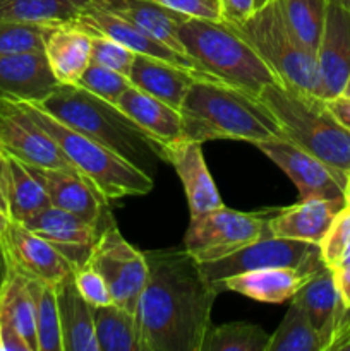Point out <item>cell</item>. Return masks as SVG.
<instances>
[{"mask_svg":"<svg viewBox=\"0 0 350 351\" xmlns=\"http://www.w3.org/2000/svg\"><path fill=\"white\" fill-rule=\"evenodd\" d=\"M148 280L137 304L143 351H201L222 291L185 249L144 252Z\"/></svg>","mask_w":350,"mask_h":351,"instance_id":"cell-1","label":"cell"},{"mask_svg":"<svg viewBox=\"0 0 350 351\" xmlns=\"http://www.w3.org/2000/svg\"><path fill=\"white\" fill-rule=\"evenodd\" d=\"M178 112L182 117V137L201 144L215 139L256 144L285 136L259 96L225 84L216 77L196 79Z\"/></svg>","mask_w":350,"mask_h":351,"instance_id":"cell-2","label":"cell"},{"mask_svg":"<svg viewBox=\"0 0 350 351\" xmlns=\"http://www.w3.org/2000/svg\"><path fill=\"white\" fill-rule=\"evenodd\" d=\"M40 106L71 129L108 147L151 178L156 175L161 161L167 163L165 144L144 132L115 103L98 98L81 86L58 84Z\"/></svg>","mask_w":350,"mask_h":351,"instance_id":"cell-3","label":"cell"},{"mask_svg":"<svg viewBox=\"0 0 350 351\" xmlns=\"http://www.w3.org/2000/svg\"><path fill=\"white\" fill-rule=\"evenodd\" d=\"M259 98L285 137L329 167L350 173V129L336 119L325 98L280 81L264 86Z\"/></svg>","mask_w":350,"mask_h":351,"instance_id":"cell-4","label":"cell"},{"mask_svg":"<svg viewBox=\"0 0 350 351\" xmlns=\"http://www.w3.org/2000/svg\"><path fill=\"white\" fill-rule=\"evenodd\" d=\"M177 36L185 55L225 84L259 96L264 86L278 81L254 48L225 21L187 17Z\"/></svg>","mask_w":350,"mask_h":351,"instance_id":"cell-5","label":"cell"},{"mask_svg":"<svg viewBox=\"0 0 350 351\" xmlns=\"http://www.w3.org/2000/svg\"><path fill=\"white\" fill-rule=\"evenodd\" d=\"M26 112L54 137L79 173L95 185L106 201H120L129 195L153 191L154 178L120 158L91 137L71 129L36 103H21Z\"/></svg>","mask_w":350,"mask_h":351,"instance_id":"cell-6","label":"cell"},{"mask_svg":"<svg viewBox=\"0 0 350 351\" xmlns=\"http://www.w3.org/2000/svg\"><path fill=\"white\" fill-rule=\"evenodd\" d=\"M232 27L254 48L281 84L318 95L316 53L295 36L281 0H271L254 10L249 19Z\"/></svg>","mask_w":350,"mask_h":351,"instance_id":"cell-7","label":"cell"},{"mask_svg":"<svg viewBox=\"0 0 350 351\" xmlns=\"http://www.w3.org/2000/svg\"><path fill=\"white\" fill-rule=\"evenodd\" d=\"M323 266L325 261L318 243L275 237L268 226L256 242L237 252L211 263H199L202 276L215 287L226 278L264 267H301L316 271Z\"/></svg>","mask_w":350,"mask_h":351,"instance_id":"cell-8","label":"cell"},{"mask_svg":"<svg viewBox=\"0 0 350 351\" xmlns=\"http://www.w3.org/2000/svg\"><path fill=\"white\" fill-rule=\"evenodd\" d=\"M270 216L240 213L220 206L191 218L184 237V249L198 263H211L256 242L264 233Z\"/></svg>","mask_w":350,"mask_h":351,"instance_id":"cell-9","label":"cell"},{"mask_svg":"<svg viewBox=\"0 0 350 351\" xmlns=\"http://www.w3.org/2000/svg\"><path fill=\"white\" fill-rule=\"evenodd\" d=\"M86 264L106 281L113 304L136 314L148 280L146 256L124 239L113 221L100 232Z\"/></svg>","mask_w":350,"mask_h":351,"instance_id":"cell-10","label":"cell"},{"mask_svg":"<svg viewBox=\"0 0 350 351\" xmlns=\"http://www.w3.org/2000/svg\"><path fill=\"white\" fill-rule=\"evenodd\" d=\"M0 146L30 167L78 171L57 141L21 103L0 99Z\"/></svg>","mask_w":350,"mask_h":351,"instance_id":"cell-11","label":"cell"},{"mask_svg":"<svg viewBox=\"0 0 350 351\" xmlns=\"http://www.w3.org/2000/svg\"><path fill=\"white\" fill-rule=\"evenodd\" d=\"M254 146L288 175L297 187L301 201L343 197L349 173L329 167L288 137H271Z\"/></svg>","mask_w":350,"mask_h":351,"instance_id":"cell-12","label":"cell"},{"mask_svg":"<svg viewBox=\"0 0 350 351\" xmlns=\"http://www.w3.org/2000/svg\"><path fill=\"white\" fill-rule=\"evenodd\" d=\"M0 256L24 276L57 285L74 271L72 264L43 237L31 232L26 225L10 219L0 239Z\"/></svg>","mask_w":350,"mask_h":351,"instance_id":"cell-13","label":"cell"},{"mask_svg":"<svg viewBox=\"0 0 350 351\" xmlns=\"http://www.w3.org/2000/svg\"><path fill=\"white\" fill-rule=\"evenodd\" d=\"M294 300L304 307L309 322L318 332L323 351H333L336 343L349 332L350 312L343 305L336 288L335 274L329 266H323L302 285Z\"/></svg>","mask_w":350,"mask_h":351,"instance_id":"cell-14","label":"cell"},{"mask_svg":"<svg viewBox=\"0 0 350 351\" xmlns=\"http://www.w3.org/2000/svg\"><path fill=\"white\" fill-rule=\"evenodd\" d=\"M316 60L319 74L318 96L333 99L342 95L350 74V7L340 0H328Z\"/></svg>","mask_w":350,"mask_h":351,"instance_id":"cell-15","label":"cell"},{"mask_svg":"<svg viewBox=\"0 0 350 351\" xmlns=\"http://www.w3.org/2000/svg\"><path fill=\"white\" fill-rule=\"evenodd\" d=\"M23 225L48 240L72 264L74 269L88 263L100 232L103 230L51 204L31 216Z\"/></svg>","mask_w":350,"mask_h":351,"instance_id":"cell-16","label":"cell"},{"mask_svg":"<svg viewBox=\"0 0 350 351\" xmlns=\"http://www.w3.org/2000/svg\"><path fill=\"white\" fill-rule=\"evenodd\" d=\"M31 168L43 184L51 206L72 213L98 228H105L112 223L108 213H105L106 199L81 173L72 170Z\"/></svg>","mask_w":350,"mask_h":351,"instance_id":"cell-17","label":"cell"},{"mask_svg":"<svg viewBox=\"0 0 350 351\" xmlns=\"http://www.w3.org/2000/svg\"><path fill=\"white\" fill-rule=\"evenodd\" d=\"M58 84L45 51L0 55V99L40 105Z\"/></svg>","mask_w":350,"mask_h":351,"instance_id":"cell-18","label":"cell"},{"mask_svg":"<svg viewBox=\"0 0 350 351\" xmlns=\"http://www.w3.org/2000/svg\"><path fill=\"white\" fill-rule=\"evenodd\" d=\"M165 151L167 163L175 168L182 182L191 218L223 206L218 189L206 167L201 143L180 137L175 143L165 144Z\"/></svg>","mask_w":350,"mask_h":351,"instance_id":"cell-19","label":"cell"},{"mask_svg":"<svg viewBox=\"0 0 350 351\" xmlns=\"http://www.w3.org/2000/svg\"><path fill=\"white\" fill-rule=\"evenodd\" d=\"M74 23L86 31H98V33L106 34V36L115 38L117 41L126 45L129 50H132L134 53L148 55V57L160 58V60L170 62V64L178 65V67L189 69V71L208 74L189 55L174 50L172 47L165 45L163 41L156 40L151 34L144 33L143 29L130 24L129 21L122 19V17L115 16V14L108 12L105 9L91 5Z\"/></svg>","mask_w":350,"mask_h":351,"instance_id":"cell-20","label":"cell"},{"mask_svg":"<svg viewBox=\"0 0 350 351\" xmlns=\"http://www.w3.org/2000/svg\"><path fill=\"white\" fill-rule=\"evenodd\" d=\"M343 208V197L299 201L295 206L275 211L268 219V228L275 237L319 245Z\"/></svg>","mask_w":350,"mask_h":351,"instance_id":"cell-21","label":"cell"},{"mask_svg":"<svg viewBox=\"0 0 350 351\" xmlns=\"http://www.w3.org/2000/svg\"><path fill=\"white\" fill-rule=\"evenodd\" d=\"M199 77H213V75L189 71L170 62L141 53H136L129 72V81L134 88L161 99L177 110H180L192 82Z\"/></svg>","mask_w":350,"mask_h":351,"instance_id":"cell-22","label":"cell"},{"mask_svg":"<svg viewBox=\"0 0 350 351\" xmlns=\"http://www.w3.org/2000/svg\"><path fill=\"white\" fill-rule=\"evenodd\" d=\"M316 271L301 267H264L226 278L220 281L216 288L220 291H235L257 302L281 304L292 300Z\"/></svg>","mask_w":350,"mask_h":351,"instance_id":"cell-23","label":"cell"},{"mask_svg":"<svg viewBox=\"0 0 350 351\" xmlns=\"http://www.w3.org/2000/svg\"><path fill=\"white\" fill-rule=\"evenodd\" d=\"M60 317L62 350L64 351H100L95 335L93 305L79 291L74 271L55 285Z\"/></svg>","mask_w":350,"mask_h":351,"instance_id":"cell-24","label":"cell"},{"mask_svg":"<svg viewBox=\"0 0 350 351\" xmlns=\"http://www.w3.org/2000/svg\"><path fill=\"white\" fill-rule=\"evenodd\" d=\"M45 55L60 84H75L91 62V36L75 23L55 24L45 40Z\"/></svg>","mask_w":350,"mask_h":351,"instance_id":"cell-25","label":"cell"},{"mask_svg":"<svg viewBox=\"0 0 350 351\" xmlns=\"http://www.w3.org/2000/svg\"><path fill=\"white\" fill-rule=\"evenodd\" d=\"M93 5L129 21L144 33L163 41L174 50L185 53L177 36L178 26L189 17L185 14L168 9L154 0H95Z\"/></svg>","mask_w":350,"mask_h":351,"instance_id":"cell-26","label":"cell"},{"mask_svg":"<svg viewBox=\"0 0 350 351\" xmlns=\"http://www.w3.org/2000/svg\"><path fill=\"white\" fill-rule=\"evenodd\" d=\"M117 106L161 144L175 143L182 137L180 112L134 86L120 96Z\"/></svg>","mask_w":350,"mask_h":351,"instance_id":"cell-27","label":"cell"},{"mask_svg":"<svg viewBox=\"0 0 350 351\" xmlns=\"http://www.w3.org/2000/svg\"><path fill=\"white\" fill-rule=\"evenodd\" d=\"M3 192H5L9 218L14 221L24 223L41 209L50 206L47 191L33 168L7 151L5 167H3Z\"/></svg>","mask_w":350,"mask_h":351,"instance_id":"cell-28","label":"cell"},{"mask_svg":"<svg viewBox=\"0 0 350 351\" xmlns=\"http://www.w3.org/2000/svg\"><path fill=\"white\" fill-rule=\"evenodd\" d=\"M2 281H0V324L16 329L31 351H38L36 322H34V300L31 293L27 276L3 264Z\"/></svg>","mask_w":350,"mask_h":351,"instance_id":"cell-29","label":"cell"},{"mask_svg":"<svg viewBox=\"0 0 350 351\" xmlns=\"http://www.w3.org/2000/svg\"><path fill=\"white\" fill-rule=\"evenodd\" d=\"M95 0H0V21L67 24L78 21Z\"/></svg>","mask_w":350,"mask_h":351,"instance_id":"cell-30","label":"cell"},{"mask_svg":"<svg viewBox=\"0 0 350 351\" xmlns=\"http://www.w3.org/2000/svg\"><path fill=\"white\" fill-rule=\"evenodd\" d=\"M100 351H143L136 314L115 304L93 307Z\"/></svg>","mask_w":350,"mask_h":351,"instance_id":"cell-31","label":"cell"},{"mask_svg":"<svg viewBox=\"0 0 350 351\" xmlns=\"http://www.w3.org/2000/svg\"><path fill=\"white\" fill-rule=\"evenodd\" d=\"M27 281H30L34 300L38 351H64L62 350L60 317H58L55 285L30 276H27Z\"/></svg>","mask_w":350,"mask_h":351,"instance_id":"cell-32","label":"cell"},{"mask_svg":"<svg viewBox=\"0 0 350 351\" xmlns=\"http://www.w3.org/2000/svg\"><path fill=\"white\" fill-rule=\"evenodd\" d=\"M268 351H323L304 307L294 298L278 329L270 336Z\"/></svg>","mask_w":350,"mask_h":351,"instance_id":"cell-33","label":"cell"},{"mask_svg":"<svg viewBox=\"0 0 350 351\" xmlns=\"http://www.w3.org/2000/svg\"><path fill=\"white\" fill-rule=\"evenodd\" d=\"M270 335L263 328L246 322H232L209 328L201 351H268Z\"/></svg>","mask_w":350,"mask_h":351,"instance_id":"cell-34","label":"cell"},{"mask_svg":"<svg viewBox=\"0 0 350 351\" xmlns=\"http://www.w3.org/2000/svg\"><path fill=\"white\" fill-rule=\"evenodd\" d=\"M281 3L295 36L316 53L325 27L328 0H281Z\"/></svg>","mask_w":350,"mask_h":351,"instance_id":"cell-35","label":"cell"},{"mask_svg":"<svg viewBox=\"0 0 350 351\" xmlns=\"http://www.w3.org/2000/svg\"><path fill=\"white\" fill-rule=\"evenodd\" d=\"M51 24L27 21H0V55L45 51Z\"/></svg>","mask_w":350,"mask_h":351,"instance_id":"cell-36","label":"cell"},{"mask_svg":"<svg viewBox=\"0 0 350 351\" xmlns=\"http://www.w3.org/2000/svg\"><path fill=\"white\" fill-rule=\"evenodd\" d=\"M75 84L84 88L86 91L93 93L98 98L115 103V105L120 99V96L132 86L127 75L112 71L108 67H103V65L91 64V62H89V65L86 67V71L82 72V75Z\"/></svg>","mask_w":350,"mask_h":351,"instance_id":"cell-37","label":"cell"},{"mask_svg":"<svg viewBox=\"0 0 350 351\" xmlns=\"http://www.w3.org/2000/svg\"><path fill=\"white\" fill-rule=\"evenodd\" d=\"M88 33L91 36V64L103 65L129 77L136 53L115 38L106 36L98 31H88Z\"/></svg>","mask_w":350,"mask_h":351,"instance_id":"cell-38","label":"cell"},{"mask_svg":"<svg viewBox=\"0 0 350 351\" xmlns=\"http://www.w3.org/2000/svg\"><path fill=\"white\" fill-rule=\"evenodd\" d=\"M326 266L338 267L350 263V208H343L319 243Z\"/></svg>","mask_w":350,"mask_h":351,"instance_id":"cell-39","label":"cell"},{"mask_svg":"<svg viewBox=\"0 0 350 351\" xmlns=\"http://www.w3.org/2000/svg\"><path fill=\"white\" fill-rule=\"evenodd\" d=\"M74 280L82 297H84L93 307H102V305L113 304L112 293H110V288L108 285H106V281L103 280L102 274L96 269H93L89 264L75 267Z\"/></svg>","mask_w":350,"mask_h":351,"instance_id":"cell-40","label":"cell"},{"mask_svg":"<svg viewBox=\"0 0 350 351\" xmlns=\"http://www.w3.org/2000/svg\"><path fill=\"white\" fill-rule=\"evenodd\" d=\"M161 5L185 14L189 17H205V19H222L220 0H154Z\"/></svg>","mask_w":350,"mask_h":351,"instance_id":"cell-41","label":"cell"},{"mask_svg":"<svg viewBox=\"0 0 350 351\" xmlns=\"http://www.w3.org/2000/svg\"><path fill=\"white\" fill-rule=\"evenodd\" d=\"M220 10H222V21L237 26L253 16L254 0H220Z\"/></svg>","mask_w":350,"mask_h":351,"instance_id":"cell-42","label":"cell"},{"mask_svg":"<svg viewBox=\"0 0 350 351\" xmlns=\"http://www.w3.org/2000/svg\"><path fill=\"white\" fill-rule=\"evenodd\" d=\"M331 269L333 274H335L336 288H338L343 305L350 312V263L342 264L338 267H331Z\"/></svg>","mask_w":350,"mask_h":351,"instance_id":"cell-43","label":"cell"},{"mask_svg":"<svg viewBox=\"0 0 350 351\" xmlns=\"http://www.w3.org/2000/svg\"><path fill=\"white\" fill-rule=\"evenodd\" d=\"M326 101H328V106L331 108V112L335 113L336 119H338L340 122L347 127V129H350V98L349 96L340 95L333 99H326Z\"/></svg>","mask_w":350,"mask_h":351,"instance_id":"cell-44","label":"cell"},{"mask_svg":"<svg viewBox=\"0 0 350 351\" xmlns=\"http://www.w3.org/2000/svg\"><path fill=\"white\" fill-rule=\"evenodd\" d=\"M9 221H10V218H9V215H7V211H3V209L0 208V239H2L3 232H5L7 226H9Z\"/></svg>","mask_w":350,"mask_h":351,"instance_id":"cell-45","label":"cell"},{"mask_svg":"<svg viewBox=\"0 0 350 351\" xmlns=\"http://www.w3.org/2000/svg\"><path fill=\"white\" fill-rule=\"evenodd\" d=\"M343 199H345V206H347V208H350V173L347 175L345 191H343Z\"/></svg>","mask_w":350,"mask_h":351,"instance_id":"cell-46","label":"cell"},{"mask_svg":"<svg viewBox=\"0 0 350 351\" xmlns=\"http://www.w3.org/2000/svg\"><path fill=\"white\" fill-rule=\"evenodd\" d=\"M342 95H343V96H349V98H350V74H349V77H347V82H345V86H343V91H342Z\"/></svg>","mask_w":350,"mask_h":351,"instance_id":"cell-47","label":"cell"},{"mask_svg":"<svg viewBox=\"0 0 350 351\" xmlns=\"http://www.w3.org/2000/svg\"><path fill=\"white\" fill-rule=\"evenodd\" d=\"M268 2H271V0H254V9H261V7L266 5Z\"/></svg>","mask_w":350,"mask_h":351,"instance_id":"cell-48","label":"cell"},{"mask_svg":"<svg viewBox=\"0 0 350 351\" xmlns=\"http://www.w3.org/2000/svg\"><path fill=\"white\" fill-rule=\"evenodd\" d=\"M340 2H343V3H345L347 7H350V0H340Z\"/></svg>","mask_w":350,"mask_h":351,"instance_id":"cell-49","label":"cell"},{"mask_svg":"<svg viewBox=\"0 0 350 351\" xmlns=\"http://www.w3.org/2000/svg\"><path fill=\"white\" fill-rule=\"evenodd\" d=\"M349 336H350V335H349ZM349 336H347V338H349ZM347 338H345V339H347ZM345 339H343V341H345ZM343 341H342V343H343ZM342 343H340V345H342ZM340 345H338V346H340ZM336 350H338V348H336Z\"/></svg>","mask_w":350,"mask_h":351,"instance_id":"cell-50","label":"cell"}]
</instances>
